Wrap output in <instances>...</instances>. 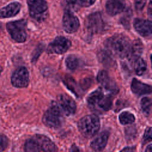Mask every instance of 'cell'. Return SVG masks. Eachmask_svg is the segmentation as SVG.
I'll return each mask as SVG.
<instances>
[{"label": "cell", "instance_id": "3957f363", "mask_svg": "<svg viewBox=\"0 0 152 152\" xmlns=\"http://www.w3.org/2000/svg\"><path fill=\"white\" fill-rule=\"evenodd\" d=\"M100 119L95 115H86L81 118L78 122L80 133L86 138H91L95 135L100 128Z\"/></svg>", "mask_w": 152, "mask_h": 152}, {"label": "cell", "instance_id": "6da1fadb", "mask_svg": "<svg viewBox=\"0 0 152 152\" xmlns=\"http://www.w3.org/2000/svg\"><path fill=\"white\" fill-rule=\"evenodd\" d=\"M24 151L25 152H58V148L46 136L36 135L26 141Z\"/></svg>", "mask_w": 152, "mask_h": 152}, {"label": "cell", "instance_id": "8992f818", "mask_svg": "<svg viewBox=\"0 0 152 152\" xmlns=\"http://www.w3.org/2000/svg\"><path fill=\"white\" fill-rule=\"evenodd\" d=\"M30 17L39 22L45 20L48 15V4L46 0H28Z\"/></svg>", "mask_w": 152, "mask_h": 152}, {"label": "cell", "instance_id": "4316f807", "mask_svg": "<svg viewBox=\"0 0 152 152\" xmlns=\"http://www.w3.org/2000/svg\"><path fill=\"white\" fill-rule=\"evenodd\" d=\"M151 127H147L144 132V137H143V142L144 144L151 141L152 137H151Z\"/></svg>", "mask_w": 152, "mask_h": 152}, {"label": "cell", "instance_id": "7402d4cb", "mask_svg": "<svg viewBox=\"0 0 152 152\" xmlns=\"http://www.w3.org/2000/svg\"><path fill=\"white\" fill-rule=\"evenodd\" d=\"M119 120L122 125H126L132 124L135 121V118L132 113L128 111H125L119 115Z\"/></svg>", "mask_w": 152, "mask_h": 152}, {"label": "cell", "instance_id": "e0dca14e", "mask_svg": "<svg viewBox=\"0 0 152 152\" xmlns=\"http://www.w3.org/2000/svg\"><path fill=\"white\" fill-rule=\"evenodd\" d=\"M21 4L13 2L0 9V18H10L15 16L20 11Z\"/></svg>", "mask_w": 152, "mask_h": 152}, {"label": "cell", "instance_id": "d6986e66", "mask_svg": "<svg viewBox=\"0 0 152 152\" xmlns=\"http://www.w3.org/2000/svg\"><path fill=\"white\" fill-rule=\"evenodd\" d=\"M96 0H65L66 10L76 11L81 7H88L94 4Z\"/></svg>", "mask_w": 152, "mask_h": 152}, {"label": "cell", "instance_id": "7c38bea8", "mask_svg": "<svg viewBox=\"0 0 152 152\" xmlns=\"http://www.w3.org/2000/svg\"><path fill=\"white\" fill-rule=\"evenodd\" d=\"M97 80L103 88L112 93L116 94L118 92L119 88L115 81L109 75L107 71H100L97 74Z\"/></svg>", "mask_w": 152, "mask_h": 152}, {"label": "cell", "instance_id": "277c9868", "mask_svg": "<svg viewBox=\"0 0 152 152\" xmlns=\"http://www.w3.org/2000/svg\"><path fill=\"white\" fill-rule=\"evenodd\" d=\"M64 115L57 103H53L44 113L42 121L46 126L57 129L60 128L64 122Z\"/></svg>", "mask_w": 152, "mask_h": 152}, {"label": "cell", "instance_id": "52a82bcc", "mask_svg": "<svg viewBox=\"0 0 152 152\" xmlns=\"http://www.w3.org/2000/svg\"><path fill=\"white\" fill-rule=\"evenodd\" d=\"M85 26L87 31L91 34L101 33L106 29L104 21L102 14L99 12L89 14L86 19Z\"/></svg>", "mask_w": 152, "mask_h": 152}, {"label": "cell", "instance_id": "5bb4252c", "mask_svg": "<svg viewBox=\"0 0 152 152\" xmlns=\"http://www.w3.org/2000/svg\"><path fill=\"white\" fill-rule=\"evenodd\" d=\"M125 0H108L105 5L106 12L110 16H114L123 12L125 8Z\"/></svg>", "mask_w": 152, "mask_h": 152}, {"label": "cell", "instance_id": "d6a6232c", "mask_svg": "<svg viewBox=\"0 0 152 152\" xmlns=\"http://www.w3.org/2000/svg\"><path fill=\"white\" fill-rule=\"evenodd\" d=\"M148 12H149V15H151V0H150V1H149Z\"/></svg>", "mask_w": 152, "mask_h": 152}, {"label": "cell", "instance_id": "ba28073f", "mask_svg": "<svg viewBox=\"0 0 152 152\" xmlns=\"http://www.w3.org/2000/svg\"><path fill=\"white\" fill-rule=\"evenodd\" d=\"M71 46V42L69 40L63 36H58L49 44L48 48V52L62 54L66 52Z\"/></svg>", "mask_w": 152, "mask_h": 152}, {"label": "cell", "instance_id": "ac0fdd59", "mask_svg": "<svg viewBox=\"0 0 152 152\" xmlns=\"http://www.w3.org/2000/svg\"><path fill=\"white\" fill-rule=\"evenodd\" d=\"M131 88L133 93L138 96L150 94L151 93V86L142 83L136 78H134L132 80Z\"/></svg>", "mask_w": 152, "mask_h": 152}, {"label": "cell", "instance_id": "2e32d148", "mask_svg": "<svg viewBox=\"0 0 152 152\" xmlns=\"http://www.w3.org/2000/svg\"><path fill=\"white\" fill-rule=\"evenodd\" d=\"M142 51L143 45L142 42L138 39L135 40L131 43L126 58L131 62L133 63L135 60L140 58Z\"/></svg>", "mask_w": 152, "mask_h": 152}, {"label": "cell", "instance_id": "cb8c5ba5", "mask_svg": "<svg viewBox=\"0 0 152 152\" xmlns=\"http://www.w3.org/2000/svg\"><path fill=\"white\" fill-rule=\"evenodd\" d=\"M65 64L68 68L71 70H74L79 65V60L76 56L69 55L65 59Z\"/></svg>", "mask_w": 152, "mask_h": 152}, {"label": "cell", "instance_id": "44dd1931", "mask_svg": "<svg viewBox=\"0 0 152 152\" xmlns=\"http://www.w3.org/2000/svg\"><path fill=\"white\" fill-rule=\"evenodd\" d=\"M133 64L134 69L136 74L138 75H142L147 68V64L145 61L143 59L139 58L137 60H135L133 62Z\"/></svg>", "mask_w": 152, "mask_h": 152}, {"label": "cell", "instance_id": "5b68a950", "mask_svg": "<svg viewBox=\"0 0 152 152\" xmlns=\"http://www.w3.org/2000/svg\"><path fill=\"white\" fill-rule=\"evenodd\" d=\"M27 21L20 20L9 22L7 24V30L13 40L18 43H23L26 40Z\"/></svg>", "mask_w": 152, "mask_h": 152}, {"label": "cell", "instance_id": "9c48e42d", "mask_svg": "<svg viewBox=\"0 0 152 152\" xmlns=\"http://www.w3.org/2000/svg\"><path fill=\"white\" fill-rule=\"evenodd\" d=\"M11 83L17 88L27 87L29 83V74L27 69L24 66L17 68L11 76Z\"/></svg>", "mask_w": 152, "mask_h": 152}, {"label": "cell", "instance_id": "7a4b0ae2", "mask_svg": "<svg viewBox=\"0 0 152 152\" xmlns=\"http://www.w3.org/2000/svg\"><path fill=\"white\" fill-rule=\"evenodd\" d=\"M131 43L130 40L126 36L115 34L106 39L104 44L109 52L124 58L128 55Z\"/></svg>", "mask_w": 152, "mask_h": 152}, {"label": "cell", "instance_id": "4dcf8cb0", "mask_svg": "<svg viewBox=\"0 0 152 152\" xmlns=\"http://www.w3.org/2000/svg\"><path fill=\"white\" fill-rule=\"evenodd\" d=\"M42 50V47H39L38 48V49H37V52H42L41 50ZM38 53H36V55H35L34 56V57H33V60H32V61H33L34 60H36V59H37V58L39 56H38Z\"/></svg>", "mask_w": 152, "mask_h": 152}, {"label": "cell", "instance_id": "f546056e", "mask_svg": "<svg viewBox=\"0 0 152 152\" xmlns=\"http://www.w3.org/2000/svg\"><path fill=\"white\" fill-rule=\"evenodd\" d=\"M135 148L132 147H127L122 149L120 152H134Z\"/></svg>", "mask_w": 152, "mask_h": 152}, {"label": "cell", "instance_id": "f1b7e54d", "mask_svg": "<svg viewBox=\"0 0 152 152\" xmlns=\"http://www.w3.org/2000/svg\"><path fill=\"white\" fill-rule=\"evenodd\" d=\"M126 15H124L122 17L121 20V22L123 26H124L125 27H129V21H130V14L128 13L126 14Z\"/></svg>", "mask_w": 152, "mask_h": 152}, {"label": "cell", "instance_id": "836d02e7", "mask_svg": "<svg viewBox=\"0 0 152 152\" xmlns=\"http://www.w3.org/2000/svg\"><path fill=\"white\" fill-rule=\"evenodd\" d=\"M2 67L0 66V74H1V72H2Z\"/></svg>", "mask_w": 152, "mask_h": 152}, {"label": "cell", "instance_id": "30bf717a", "mask_svg": "<svg viewBox=\"0 0 152 152\" xmlns=\"http://www.w3.org/2000/svg\"><path fill=\"white\" fill-rule=\"evenodd\" d=\"M62 26L66 33H73L78 30L80 21L72 11L66 10L62 18Z\"/></svg>", "mask_w": 152, "mask_h": 152}, {"label": "cell", "instance_id": "484cf974", "mask_svg": "<svg viewBox=\"0 0 152 152\" xmlns=\"http://www.w3.org/2000/svg\"><path fill=\"white\" fill-rule=\"evenodd\" d=\"M8 145V140L4 135L0 134V152L4 151Z\"/></svg>", "mask_w": 152, "mask_h": 152}, {"label": "cell", "instance_id": "9a60e30c", "mask_svg": "<svg viewBox=\"0 0 152 152\" xmlns=\"http://www.w3.org/2000/svg\"><path fill=\"white\" fill-rule=\"evenodd\" d=\"M109 133L107 131H104L97 135L91 142L90 147L96 152L103 151L106 146Z\"/></svg>", "mask_w": 152, "mask_h": 152}, {"label": "cell", "instance_id": "8fae6325", "mask_svg": "<svg viewBox=\"0 0 152 152\" xmlns=\"http://www.w3.org/2000/svg\"><path fill=\"white\" fill-rule=\"evenodd\" d=\"M56 103L65 115L69 116L75 113L77 109L76 104L69 96L65 94L59 95Z\"/></svg>", "mask_w": 152, "mask_h": 152}, {"label": "cell", "instance_id": "ffe728a7", "mask_svg": "<svg viewBox=\"0 0 152 152\" xmlns=\"http://www.w3.org/2000/svg\"><path fill=\"white\" fill-rule=\"evenodd\" d=\"M103 96L104 94L102 89L99 88L88 95L87 98V102L90 106H95Z\"/></svg>", "mask_w": 152, "mask_h": 152}, {"label": "cell", "instance_id": "83f0119b", "mask_svg": "<svg viewBox=\"0 0 152 152\" xmlns=\"http://www.w3.org/2000/svg\"><path fill=\"white\" fill-rule=\"evenodd\" d=\"M146 1L147 0H134L135 9L138 11L142 10L146 4Z\"/></svg>", "mask_w": 152, "mask_h": 152}, {"label": "cell", "instance_id": "4fadbf2b", "mask_svg": "<svg viewBox=\"0 0 152 152\" xmlns=\"http://www.w3.org/2000/svg\"><path fill=\"white\" fill-rule=\"evenodd\" d=\"M133 26L136 31L141 36L146 38L151 36V22L150 20L135 18L133 23Z\"/></svg>", "mask_w": 152, "mask_h": 152}, {"label": "cell", "instance_id": "1f68e13d", "mask_svg": "<svg viewBox=\"0 0 152 152\" xmlns=\"http://www.w3.org/2000/svg\"><path fill=\"white\" fill-rule=\"evenodd\" d=\"M152 150V145L151 144H150L147 147L145 150V152H151Z\"/></svg>", "mask_w": 152, "mask_h": 152}, {"label": "cell", "instance_id": "603a6c76", "mask_svg": "<svg viewBox=\"0 0 152 152\" xmlns=\"http://www.w3.org/2000/svg\"><path fill=\"white\" fill-rule=\"evenodd\" d=\"M112 104V97L111 95H106L99 102L97 106L104 111H107L111 107Z\"/></svg>", "mask_w": 152, "mask_h": 152}, {"label": "cell", "instance_id": "d4e9b609", "mask_svg": "<svg viewBox=\"0 0 152 152\" xmlns=\"http://www.w3.org/2000/svg\"><path fill=\"white\" fill-rule=\"evenodd\" d=\"M141 107L143 112L148 115L150 113L151 109V100L149 97H145L141 100Z\"/></svg>", "mask_w": 152, "mask_h": 152}]
</instances>
